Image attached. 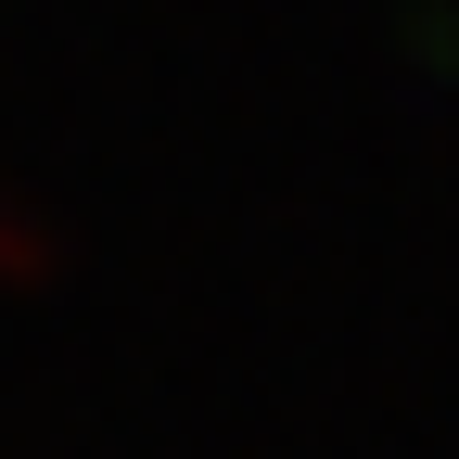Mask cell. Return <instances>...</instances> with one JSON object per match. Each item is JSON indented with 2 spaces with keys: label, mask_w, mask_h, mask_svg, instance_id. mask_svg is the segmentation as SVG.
<instances>
[{
  "label": "cell",
  "mask_w": 459,
  "mask_h": 459,
  "mask_svg": "<svg viewBox=\"0 0 459 459\" xmlns=\"http://www.w3.org/2000/svg\"><path fill=\"white\" fill-rule=\"evenodd\" d=\"M65 281V243H51V217H26L13 192H0V294H51Z\"/></svg>",
  "instance_id": "cell-1"
}]
</instances>
